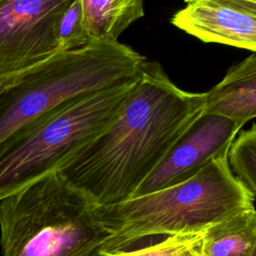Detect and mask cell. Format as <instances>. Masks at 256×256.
<instances>
[{
	"instance_id": "3",
	"label": "cell",
	"mask_w": 256,
	"mask_h": 256,
	"mask_svg": "<svg viewBox=\"0 0 256 256\" xmlns=\"http://www.w3.org/2000/svg\"><path fill=\"white\" fill-rule=\"evenodd\" d=\"M2 256H98L109 234L97 204L59 171L0 201Z\"/></svg>"
},
{
	"instance_id": "10",
	"label": "cell",
	"mask_w": 256,
	"mask_h": 256,
	"mask_svg": "<svg viewBox=\"0 0 256 256\" xmlns=\"http://www.w3.org/2000/svg\"><path fill=\"white\" fill-rule=\"evenodd\" d=\"M91 42H115L144 16V0H79Z\"/></svg>"
},
{
	"instance_id": "14",
	"label": "cell",
	"mask_w": 256,
	"mask_h": 256,
	"mask_svg": "<svg viewBox=\"0 0 256 256\" xmlns=\"http://www.w3.org/2000/svg\"><path fill=\"white\" fill-rule=\"evenodd\" d=\"M57 51L67 52L86 47L91 43L83 24L79 0H73L63 12L56 29Z\"/></svg>"
},
{
	"instance_id": "6",
	"label": "cell",
	"mask_w": 256,
	"mask_h": 256,
	"mask_svg": "<svg viewBox=\"0 0 256 256\" xmlns=\"http://www.w3.org/2000/svg\"><path fill=\"white\" fill-rule=\"evenodd\" d=\"M73 0H0V75L24 71L57 51L58 22Z\"/></svg>"
},
{
	"instance_id": "13",
	"label": "cell",
	"mask_w": 256,
	"mask_h": 256,
	"mask_svg": "<svg viewBox=\"0 0 256 256\" xmlns=\"http://www.w3.org/2000/svg\"><path fill=\"white\" fill-rule=\"evenodd\" d=\"M232 141L227 161L236 180L252 195L256 193V126L240 130Z\"/></svg>"
},
{
	"instance_id": "2",
	"label": "cell",
	"mask_w": 256,
	"mask_h": 256,
	"mask_svg": "<svg viewBox=\"0 0 256 256\" xmlns=\"http://www.w3.org/2000/svg\"><path fill=\"white\" fill-rule=\"evenodd\" d=\"M254 202L255 196L231 173L226 154L180 183L97 205V214L109 234L106 251H116L148 237L205 229L254 208Z\"/></svg>"
},
{
	"instance_id": "4",
	"label": "cell",
	"mask_w": 256,
	"mask_h": 256,
	"mask_svg": "<svg viewBox=\"0 0 256 256\" xmlns=\"http://www.w3.org/2000/svg\"><path fill=\"white\" fill-rule=\"evenodd\" d=\"M138 75L73 98L0 143V201L59 171L117 118Z\"/></svg>"
},
{
	"instance_id": "12",
	"label": "cell",
	"mask_w": 256,
	"mask_h": 256,
	"mask_svg": "<svg viewBox=\"0 0 256 256\" xmlns=\"http://www.w3.org/2000/svg\"><path fill=\"white\" fill-rule=\"evenodd\" d=\"M207 228L174 235L148 237L124 249L103 251L98 256H201Z\"/></svg>"
},
{
	"instance_id": "5",
	"label": "cell",
	"mask_w": 256,
	"mask_h": 256,
	"mask_svg": "<svg viewBox=\"0 0 256 256\" xmlns=\"http://www.w3.org/2000/svg\"><path fill=\"white\" fill-rule=\"evenodd\" d=\"M144 60L119 41L91 42L22 71L0 91V143L73 98L138 75Z\"/></svg>"
},
{
	"instance_id": "15",
	"label": "cell",
	"mask_w": 256,
	"mask_h": 256,
	"mask_svg": "<svg viewBox=\"0 0 256 256\" xmlns=\"http://www.w3.org/2000/svg\"><path fill=\"white\" fill-rule=\"evenodd\" d=\"M22 72V71H21ZM14 73V74H7V75H0V91L5 88L6 86H8L10 83H12L17 77L18 75L21 73Z\"/></svg>"
},
{
	"instance_id": "11",
	"label": "cell",
	"mask_w": 256,
	"mask_h": 256,
	"mask_svg": "<svg viewBox=\"0 0 256 256\" xmlns=\"http://www.w3.org/2000/svg\"><path fill=\"white\" fill-rule=\"evenodd\" d=\"M201 256H256L255 207L208 227Z\"/></svg>"
},
{
	"instance_id": "8",
	"label": "cell",
	"mask_w": 256,
	"mask_h": 256,
	"mask_svg": "<svg viewBox=\"0 0 256 256\" xmlns=\"http://www.w3.org/2000/svg\"><path fill=\"white\" fill-rule=\"evenodd\" d=\"M171 24L206 43L256 52V0H184Z\"/></svg>"
},
{
	"instance_id": "9",
	"label": "cell",
	"mask_w": 256,
	"mask_h": 256,
	"mask_svg": "<svg viewBox=\"0 0 256 256\" xmlns=\"http://www.w3.org/2000/svg\"><path fill=\"white\" fill-rule=\"evenodd\" d=\"M205 93L204 113L228 118L242 128L256 116V53L231 66Z\"/></svg>"
},
{
	"instance_id": "1",
	"label": "cell",
	"mask_w": 256,
	"mask_h": 256,
	"mask_svg": "<svg viewBox=\"0 0 256 256\" xmlns=\"http://www.w3.org/2000/svg\"><path fill=\"white\" fill-rule=\"evenodd\" d=\"M205 97L180 89L160 63L145 59L117 118L59 172L97 205L129 199L203 113Z\"/></svg>"
},
{
	"instance_id": "7",
	"label": "cell",
	"mask_w": 256,
	"mask_h": 256,
	"mask_svg": "<svg viewBox=\"0 0 256 256\" xmlns=\"http://www.w3.org/2000/svg\"><path fill=\"white\" fill-rule=\"evenodd\" d=\"M240 130L228 118L203 112L141 183L133 196L150 193L190 178L214 158L226 155Z\"/></svg>"
}]
</instances>
